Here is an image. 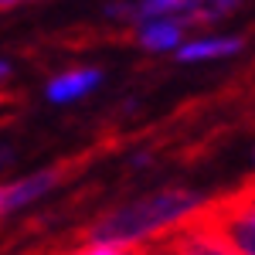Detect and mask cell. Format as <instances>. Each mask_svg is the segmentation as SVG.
Segmentation results:
<instances>
[{
    "label": "cell",
    "mask_w": 255,
    "mask_h": 255,
    "mask_svg": "<svg viewBox=\"0 0 255 255\" xmlns=\"http://www.w3.org/2000/svg\"><path fill=\"white\" fill-rule=\"evenodd\" d=\"M208 201L187 187H163L157 194L136 197L129 204H119L113 211L99 215L79 232L85 245H113V249H143L163 238L167 232L180 228L187 218H194Z\"/></svg>",
    "instance_id": "6da1fadb"
},
{
    "label": "cell",
    "mask_w": 255,
    "mask_h": 255,
    "mask_svg": "<svg viewBox=\"0 0 255 255\" xmlns=\"http://www.w3.org/2000/svg\"><path fill=\"white\" fill-rule=\"evenodd\" d=\"M194 221L215 232L221 242H228L235 255H255V177L208 201L194 215Z\"/></svg>",
    "instance_id": "7a4b0ae2"
},
{
    "label": "cell",
    "mask_w": 255,
    "mask_h": 255,
    "mask_svg": "<svg viewBox=\"0 0 255 255\" xmlns=\"http://www.w3.org/2000/svg\"><path fill=\"white\" fill-rule=\"evenodd\" d=\"M150 245H157V249H163V252H170V255H235L228 242H221L215 232H208L204 225H197L194 218H187L180 228L167 232L163 238L150 242Z\"/></svg>",
    "instance_id": "3957f363"
},
{
    "label": "cell",
    "mask_w": 255,
    "mask_h": 255,
    "mask_svg": "<svg viewBox=\"0 0 255 255\" xmlns=\"http://www.w3.org/2000/svg\"><path fill=\"white\" fill-rule=\"evenodd\" d=\"M68 174H72V167L58 163V167H48V170H38V174L20 177V180H14V184H7L3 194H0V211H3V215H14V211H20V208L34 204L38 197H44L48 191H55Z\"/></svg>",
    "instance_id": "277c9868"
},
{
    "label": "cell",
    "mask_w": 255,
    "mask_h": 255,
    "mask_svg": "<svg viewBox=\"0 0 255 255\" xmlns=\"http://www.w3.org/2000/svg\"><path fill=\"white\" fill-rule=\"evenodd\" d=\"M99 82H102L99 68H75V72H65V75L48 82V99L51 102H75V99L89 96Z\"/></svg>",
    "instance_id": "5b68a950"
},
{
    "label": "cell",
    "mask_w": 255,
    "mask_h": 255,
    "mask_svg": "<svg viewBox=\"0 0 255 255\" xmlns=\"http://www.w3.org/2000/svg\"><path fill=\"white\" fill-rule=\"evenodd\" d=\"M180 38H184V24L177 17H160V20H146L139 24L136 41L146 51H180Z\"/></svg>",
    "instance_id": "8992f818"
},
{
    "label": "cell",
    "mask_w": 255,
    "mask_h": 255,
    "mask_svg": "<svg viewBox=\"0 0 255 255\" xmlns=\"http://www.w3.org/2000/svg\"><path fill=\"white\" fill-rule=\"evenodd\" d=\"M242 51V38H197L180 44L177 58L180 61H208V58H228Z\"/></svg>",
    "instance_id": "52a82bcc"
},
{
    "label": "cell",
    "mask_w": 255,
    "mask_h": 255,
    "mask_svg": "<svg viewBox=\"0 0 255 255\" xmlns=\"http://www.w3.org/2000/svg\"><path fill=\"white\" fill-rule=\"evenodd\" d=\"M191 0H136V20H160V17H180L187 14Z\"/></svg>",
    "instance_id": "ba28073f"
},
{
    "label": "cell",
    "mask_w": 255,
    "mask_h": 255,
    "mask_svg": "<svg viewBox=\"0 0 255 255\" xmlns=\"http://www.w3.org/2000/svg\"><path fill=\"white\" fill-rule=\"evenodd\" d=\"M3 7H17V3H27V0H0Z\"/></svg>",
    "instance_id": "9c48e42d"
}]
</instances>
